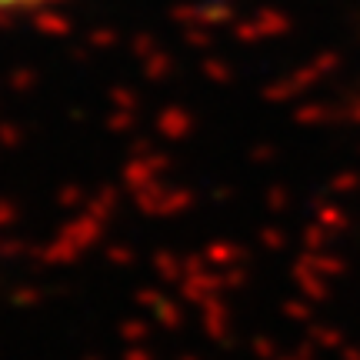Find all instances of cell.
I'll return each instance as SVG.
<instances>
[{"mask_svg": "<svg viewBox=\"0 0 360 360\" xmlns=\"http://www.w3.org/2000/svg\"><path fill=\"white\" fill-rule=\"evenodd\" d=\"M13 4H27V0H0V7H13Z\"/></svg>", "mask_w": 360, "mask_h": 360, "instance_id": "cell-1", "label": "cell"}]
</instances>
